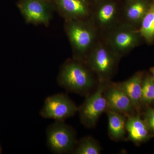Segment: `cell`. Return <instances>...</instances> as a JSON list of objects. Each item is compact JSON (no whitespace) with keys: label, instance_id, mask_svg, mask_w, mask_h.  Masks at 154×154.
<instances>
[{"label":"cell","instance_id":"obj_10","mask_svg":"<svg viewBox=\"0 0 154 154\" xmlns=\"http://www.w3.org/2000/svg\"><path fill=\"white\" fill-rule=\"evenodd\" d=\"M153 0H123L121 23L138 29Z\"/></svg>","mask_w":154,"mask_h":154},{"label":"cell","instance_id":"obj_4","mask_svg":"<svg viewBox=\"0 0 154 154\" xmlns=\"http://www.w3.org/2000/svg\"><path fill=\"white\" fill-rule=\"evenodd\" d=\"M123 0H99L91 5L88 20L101 36L122 22Z\"/></svg>","mask_w":154,"mask_h":154},{"label":"cell","instance_id":"obj_3","mask_svg":"<svg viewBox=\"0 0 154 154\" xmlns=\"http://www.w3.org/2000/svg\"><path fill=\"white\" fill-rule=\"evenodd\" d=\"M66 29L74 59L84 61L101 35L88 19L67 20Z\"/></svg>","mask_w":154,"mask_h":154},{"label":"cell","instance_id":"obj_18","mask_svg":"<svg viewBox=\"0 0 154 154\" xmlns=\"http://www.w3.org/2000/svg\"><path fill=\"white\" fill-rule=\"evenodd\" d=\"M154 100V79L151 76L144 77L142 85L141 103L147 104Z\"/></svg>","mask_w":154,"mask_h":154},{"label":"cell","instance_id":"obj_11","mask_svg":"<svg viewBox=\"0 0 154 154\" xmlns=\"http://www.w3.org/2000/svg\"><path fill=\"white\" fill-rule=\"evenodd\" d=\"M19 8L26 22L34 24H47L51 18L48 6L43 0H24Z\"/></svg>","mask_w":154,"mask_h":154},{"label":"cell","instance_id":"obj_12","mask_svg":"<svg viewBox=\"0 0 154 154\" xmlns=\"http://www.w3.org/2000/svg\"><path fill=\"white\" fill-rule=\"evenodd\" d=\"M59 8L67 20L88 19L91 4L87 0H57Z\"/></svg>","mask_w":154,"mask_h":154},{"label":"cell","instance_id":"obj_8","mask_svg":"<svg viewBox=\"0 0 154 154\" xmlns=\"http://www.w3.org/2000/svg\"><path fill=\"white\" fill-rule=\"evenodd\" d=\"M78 111L76 105L67 95L59 94L47 97L40 110V115L44 118L64 121L74 116Z\"/></svg>","mask_w":154,"mask_h":154},{"label":"cell","instance_id":"obj_7","mask_svg":"<svg viewBox=\"0 0 154 154\" xmlns=\"http://www.w3.org/2000/svg\"><path fill=\"white\" fill-rule=\"evenodd\" d=\"M108 82L99 81L96 90L88 94L84 102L78 107L80 121L88 128L94 127L100 116L107 110L104 93Z\"/></svg>","mask_w":154,"mask_h":154},{"label":"cell","instance_id":"obj_21","mask_svg":"<svg viewBox=\"0 0 154 154\" xmlns=\"http://www.w3.org/2000/svg\"><path fill=\"white\" fill-rule=\"evenodd\" d=\"M150 71L151 72V73H152V77H153V78L154 79V67L152 68L151 69Z\"/></svg>","mask_w":154,"mask_h":154},{"label":"cell","instance_id":"obj_19","mask_svg":"<svg viewBox=\"0 0 154 154\" xmlns=\"http://www.w3.org/2000/svg\"><path fill=\"white\" fill-rule=\"evenodd\" d=\"M145 122L149 130L154 133V109L149 107L145 114Z\"/></svg>","mask_w":154,"mask_h":154},{"label":"cell","instance_id":"obj_5","mask_svg":"<svg viewBox=\"0 0 154 154\" xmlns=\"http://www.w3.org/2000/svg\"><path fill=\"white\" fill-rule=\"evenodd\" d=\"M110 48L121 58L140 44L138 29L121 23L103 36Z\"/></svg>","mask_w":154,"mask_h":154},{"label":"cell","instance_id":"obj_16","mask_svg":"<svg viewBox=\"0 0 154 154\" xmlns=\"http://www.w3.org/2000/svg\"><path fill=\"white\" fill-rule=\"evenodd\" d=\"M142 38L148 44L154 43V0L146 13L138 29Z\"/></svg>","mask_w":154,"mask_h":154},{"label":"cell","instance_id":"obj_17","mask_svg":"<svg viewBox=\"0 0 154 154\" xmlns=\"http://www.w3.org/2000/svg\"><path fill=\"white\" fill-rule=\"evenodd\" d=\"M102 147L99 142L91 137H85L77 142L74 149V154H99Z\"/></svg>","mask_w":154,"mask_h":154},{"label":"cell","instance_id":"obj_15","mask_svg":"<svg viewBox=\"0 0 154 154\" xmlns=\"http://www.w3.org/2000/svg\"><path fill=\"white\" fill-rule=\"evenodd\" d=\"M108 118V131L112 140L119 141L124 138L126 134V116L118 112L107 110Z\"/></svg>","mask_w":154,"mask_h":154},{"label":"cell","instance_id":"obj_14","mask_svg":"<svg viewBox=\"0 0 154 154\" xmlns=\"http://www.w3.org/2000/svg\"><path fill=\"white\" fill-rule=\"evenodd\" d=\"M126 118L125 126L128 140L138 144L149 138V130L145 122L139 116L131 115Z\"/></svg>","mask_w":154,"mask_h":154},{"label":"cell","instance_id":"obj_6","mask_svg":"<svg viewBox=\"0 0 154 154\" xmlns=\"http://www.w3.org/2000/svg\"><path fill=\"white\" fill-rule=\"evenodd\" d=\"M46 136L48 146L54 153H72L77 143L75 130L64 121H55L48 125Z\"/></svg>","mask_w":154,"mask_h":154},{"label":"cell","instance_id":"obj_13","mask_svg":"<svg viewBox=\"0 0 154 154\" xmlns=\"http://www.w3.org/2000/svg\"><path fill=\"white\" fill-rule=\"evenodd\" d=\"M143 76V73L137 72L125 81L113 83L129 98L136 110L138 109L141 103L142 85Z\"/></svg>","mask_w":154,"mask_h":154},{"label":"cell","instance_id":"obj_1","mask_svg":"<svg viewBox=\"0 0 154 154\" xmlns=\"http://www.w3.org/2000/svg\"><path fill=\"white\" fill-rule=\"evenodd\" d=\"M57 82L66 91L83 95L89 94L99 81L85 61L74 59L62 66Z\"/></svg>","mask_w":154,"mask_h":154},{"label":"cell","instance_id":"obj_20","mask_svg":"<svg viewBox=\"0 0 154 154\" xmlns=\"http://www.w3.org/2000/svg\"><path fill=\"white\" fill-rule=\"evenodd\" d=\"M87 1L91 5V4L97 2V1H99V0H87Z\"/></svg>","mask_w":154,"mask_h":154},{"label":"cell","instance_id":"obj_9","mask_svg":"<svg viewBox=\"0 0 154 154\" xmlns=\"http://www.w3.org/2000/svg\"><path fill=\"white\" fill-rule=\"evenodd\" d=\"M104 94L107 101V110L122 113L126 117L132 115L135 108L132 102L126 94L116 87L114 83L110 81L108 82Z\"/></svg>","mask_w":154,"mask_h":154},{"label":"cell","instance_id":"obj_2","mask_svg":"<svg viewBox=\"0 0 154 154\" xmlns=\"http://www.w3.org/2000/svg\"><path fill=\"white\" fill-rule=\"evenodd\" d=\"M121 59L100 36L84 61L99 81L109 82L116 72Z\"/></svg>","mask_w":154,"mask_h":154}]
</instances>
